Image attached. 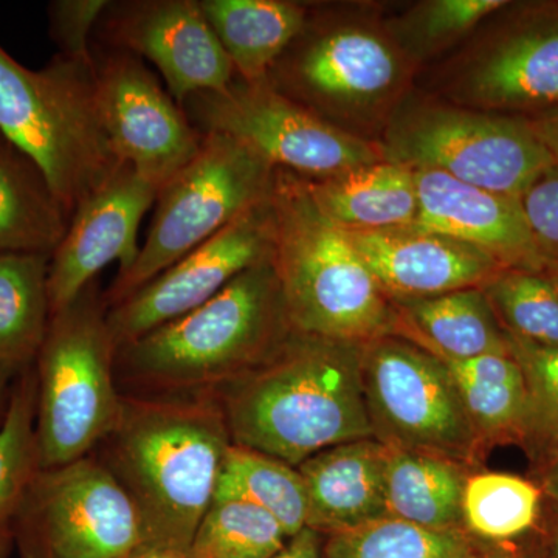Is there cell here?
<instances>
[{"mask_svg":"<svg viewBox=\"0 0 558 558\" xmlns=\"http://www.w3.org/2000/svg\"><path fill=\"white\" fill-rule=\"evenodd\" d=\"M98 25L102 47L153 62L180 106L193 95L226 90L236 78L201 0L112 2Z\"/></svg>","mask_w":558,"mask_h":558,"instance_id":"cell-14","label":"cell"},{"mask_svg":"<svg viewBox=\"0 0 558 558\" xmlns=\"http://www.w3.org/2000/svg\"><path fill=\"white\" fill-rule=\"evenodd\" d=\"M289 78L310 97L368 101L398 78L395 51L380 36L362 28H339L310 40L292 58Z\"/></svg>","mask_w":558,"mask_h":558,"instance_id":"cell-20","label":"cell"},{"mask_svg":"<svg viewBox=\"0 0 558 558\" xmlns=\"http://www.w3.org/2000/svg\"><path fill=\"white\" fill-rule=\"evenodd\" d=\"M270 196L242 213L226 229L126 300L109 307L108 326L116 348L197 310L250 267L270 259L274 247Z\"/></svg>","mask_w":558,"mask_h":558,"instance_id":"cell-13","label":"cell"},{"mask_svg":"<svg viewBox=\"0 0 558 558\" xmlns=\"http://www.w3.org/2000/svg\"><path fill=\"white\" fill-rule=\"evenodd\" d=\"M521 205L546 266L558 264V167L550 168L529 189Z\"/></svg>","mask_w":558,"mask_h":558,"instance_id":"cell-37","label":"cell"},{"mask_svg":"<svg viewBox=\"0 0 558 558\" xmlns=\"http://www.w3.org/2000/svg\"><path fill=\"white\" fill-rule=\"evenodd\" d=\"M275 168L236 140L207 132L199 153L159 191L153 222L134 266L105 292L109 307L189 255L267 199Z\"/></svg>","mask_w":558,"mask_h":558,"instance_id":"cell-7","label":"cell"},{"mask_svg":"<svg viewBox=\"0 0 558 558\" xmlns=\"http://www.w3.org/2000/svg\"><path fill=\"white\" fill-rule=\"evenodd\" d=\"M546 557L558 558V519L549 529L548 539H546Z\"/></svg>","mask_w":558,"mask_h":558,"instance_id":"cell-42","label":"cell"},{"mask_svg":"<svg viewBox=\"0 0 558 558\" xmlns=\"http://www.w3.org/2000/svg\"><path fill=\"white\" fill-rule=\"evenodd\" d=\"M236 78L259 83L306 31L304 7L286 0H201Z\"/></svg>","mask_w":558,"mask_h":558,"instance_id":"cell-22","label":"cell"},{"mask_svg":"<svg viewBox=\"0 0 558 558\" xmlns=\"http://www.w3.org/2000/svg\"><path fill=\"white\" fill-rule=\"evenodd\" d=\"M159 186L120 161L109 178L73 211L64 238L50 256L51 315L78 299L109 264L119 263V275L134 266L143 216L159 196Z\"/></svg>","mask_w":558,"mask_h":558,"instance_id":"cell-16","label":"cell"},{"mask_svg":"<svg viewBox=\"0 0 558 558\" xmlns=\"http://www.w3.org/2000/svg\"><path fill=\"white\" fill-rule=\"evenodd\" d=\"M542 488L510 473L469 476L462 497L464 531L490 542H512L535 527Z\"/></svg>","mask_w":558,"mask_h":558,"instance_id":"cell-31","label":"cell"},{"mask_svg":"<svg viewBox=\"0 0 558 558\" xmlns=\"http://www.w3.org/2000/svg\"><path fill=\"white\" fill-rule=\"evenodd\" d=\"M182 108L202 134L219 132L270 167L311 178H332L384 160L368 143L319 119L269 78H234L226 90L193 95Z\"/></svg>","mask_w":558,"mask_h":558,"instance_id":"cell-10","label":"cell"},{"mask_svg":"<svg viewBox=\"0 0 558 558\" xmlns=\"http://www.w3.org/2000/svg\"><path fill=\"white\" fill-rule=\"evenodd\" d=\"M130 495L95 454L39 470L22 506V558H128L142 546Z\"/></svg>","mask_w":558,"mask_h":558,"instance_id":"cell-11","label":"cell"},{"mask_svg":"<svg viewBox=\"0 0 558 558\" xmlns=\"http://www.w3.org/2000/svg\"><path fill=\"white\" fill-rule=\"evenodd\" d=\"M16 371L7 368V366H0V409L7 400V391H9L10 380L13 379Z\"/></svg>","mask_w":558,"mask_h":558,"instance_id":"cell-43","label":"cell"},{"mask_svg":"<svg viewBox=\"0 0 558 558\" xmlns=\"http://www.w3.org/2000/svg\"><path fill=\"white\" fill-rule=\"evenodd\" d=\"M543 271L548 275V278L554 282V286H556L558 290V264H548Z\"/></svg>","mask_w":558,"mask_h":558,"instance_id":"cell-44","label":"cell"},{"mask_svg":"<svg viewBox=\"0 0 558 558\" xmlns=\"http://www.w3.org/2000/svg\"><path fill=\"white\" fill-rule=\"evenodd\" d=\"M476 110L529 121L558 112V3L510 11L462 76Z\"/></svg>","mask_w":558,"mask_h":558,"instance_id":"cell-15","label":"cell"},{"mask_svg":"<svg viewBox=\"0 0 558 558\" xmlns=\"http://www.w3.org/2000/svg\"><path fill=\"white\" fill-rule=\"evenodd\" d=\"M323 558H475L465 531H433L395 517L328 535Z\"/></svg>","mask_w":558,"mask_h":558,"instance_id":"cell-30","label":"cell"},{"mask_svg":"<svg viewBox=\"0 0 558 558\" xmlns=\"http://www.w3.org/2000/svg\"><path fill=\"white\" fill-rule=\"evenodd\" d=\"M385 447L388 515L433 531H464V464L427 451Z\"/></svg>","mask_w":558,"mask_h":558,"instance_id":"cell-25","label":"cell"},{"mask_svg":"<svg viewBox=\"0 0 558 558\" xmlns=\"http://www.w3.org/2000/svg\"><path fill=\"white\" fill-rule=\"evenodd\" d=\"M215 499H242L269 512L295 537L307 524V495L299 468L248 447L231 444Z\"/></svg>","mask_w":558,"mask_h":558,"instance_id":"cell-29","label":"cell"},{"mask_svg":"<svg viewBox=\"0 0 558 558\" xmlns=\"http://www.w3.org/2000/svg\"><path fill=\"white\" fill-rule=\"evenodd\" d=\"M299 472L306 486V527L318 534H337L388 515L387 447L377 439L319 451Z\"/></svg>","mask_w":558,"mask_h":558,"instance_id":"cell-19","label":"cell"},{"mask_svg":"<svg viewBox=\"0 0 558 558\" xmlns=\"http://www.w3.org/2000/svg\"><path fill=\"white\" fill-rule=\"evenodd\" d=\"M270 199L271 264L293 332L351 344L392 336L398 314L387 293L304 180L278 172Z\"/></svg>","mask_w":558,"mask_h":558,"instance_id":"cell-4","label":"cell"},{"mask_svg":"<svg viewBox=\"0 0 558 558\" xmlns=\"http://www.w3.org/2000/svg\"><path fill=\"white\" fill-rule=\"evenodd\" d=\"M475 558H526L523 556H519V554L513 553H492V554H478Z\"/></svg>","mask_w":558,"mask_h":558,"instance_id":"cell-45","label":"cell"},{"mask_svg":"<svg viewBox=\"0 0 558 558\" xmlns=\"http://www.w3.org/2000/svg\"><path fill=\"white\" fill-rule=\"evenodd\" d=\"M319 211L340 229L381 231L416 222L418 201L413 170L380 160L318 180H304Z\"/></svg>","mask_w":558,"mask_h":558,"instance_id":"cell-21","label":"cell"},{"mask_svg":"<svg viewBox=\"0 0 558 558\" xmlns=\"http://www.w3.org/2000/svg\"><path fill=\"white\" fill-rule=\"evenodd\" d=\"M532 130L543 143L554 163L558 167V112L531 121Z\"/></svg>","mask_w":558,"mask_h":558,"instance_id":"cell-39","label":"cell"},{"mask_svg":"<svg viewBox=\"0 0 558 558\" xmlns=\"http://www.w3.org/2000/svg\"><path fill=\"white\" fill-rule=\"evenodd\" d=\"M344 231L384 292L398 301L484 288L502 270L478 248L413 227Z\"/></svg>","mask_w":558,"mask_h":558,"instance_id":"cell-18","label":"cell"},{"mask_svg":"<svg viewBox=\"0 0 558 558\" xmlns=\"http://www.w3.org/2000/svg\"><path fill=\"white\" fill-rule=\"evenodd\" d=\"M72 215L38 165L0 142V255L51 256Z\"/></svg>","mask_w":558,"mask_h":558,"instance_id":"cell-24","label":"cell"},{"mask_svg":"<svg viewBox=\"0 0 558 558\" xmlns=\"http://www.w3.org/2000/svg\"><path fill=\"white\" fill-rule=\"evenodd\" d=\"M0 135L38 165L70 215L120 163L98 117L94 62L58 54L32 70L0 47Z\"/></svg>","mask_w":558,"mask_h":558,"instance_id":"cell-5","label":"cell"},{"mask_svg":"<svg viewBox=\"0 0 558 558\" xmlns=\"http://www.w3.org/2000/svg\"><path fill=\"white\" fill-rule=\"evenodd\" d=\"M399 303L402 310L396 332L403 333V339L413 341L444 362L508 352L505 329L483 288Z\"/></svg>","mask_w":558,"mask_h":558,"instance_id":"cell-23","label":"cell"},{"mask_svg":"<svg viewBox=\"0 0 558 558\" xmlns=\"http://www.w3.org/2000/svg\"><path fill=\"white\" fill-rule=\"evenodd\" d=\"M539 488L558 505V446L545 454V468H543Z\"/></svg>","mask_w":558,"mask_h":558,"instance_id":"cell-40","label":"cell"},{"mask_svg":"<svg viewBox=\"0 0 558 558\" xmlns=\"http://www.w3.org/2000/svg\"><path fill=\"white\" fill-rule=\"evenodd\" d=\"M94 64L98 117L113 156L161 189L199 153L204 134L142 58L102 47Z\"/></svg>","mask_w":558,"mask_h":558,"instance_id":"cell-12","label":"cell"},{"mask_svg":"<svg viewBox=\"0 0 558 558\" xmlns=\"http://www.w3.org/2000/svg\"><path fill=\"white\" fill-rule=\"evenodd\" d=\"M35 366L21 371L0 422V558H10L16 545L22 506L39 472L36 440Z\"/></svg>","mask_w":558,"mask_h":558,"instance_id":"cell-28","label":"cell"},{"mask_svg":"<svg viewBox=\"0 0 558 558\" xmlns=\"http://www.w3.org/2000/svg\"><path fill=\"white\" fill-rule=\"evenodd\" d=\"M128 558H189V556L174 553V550L143 548V546H140V548L135 549Z\"/></svg>","mask_w":558,"mask_h":558,"instance_id":"cell-41","label":"cell"},{"mask_svg":"<svg viewBox=\"0 0 558 558\" xmlns=\"http://www.w3.org/2000/svg\"><path fill=\"white\" fill-rule=\"evenodd\" d=\"M231 444L218 396L123 395L116 428L92 454L134 502L143 548L189 556Z\"/></svg>","mask_w":558,"mask_h":558,"instance_id":"cell-1","label":"cell"},{"mask_svg":"<svg viewBox=\"0 0 558 558\" xmlns=\"http://www.w3.org/2000/svg\"><path fill=\"white\" fill-rule=\"evenodd\" d=\"M109 0H54L49 5L50 36L69 60L94 62L90 36L110 7Z\"/></svg>","mask_w":558,"mask_h":558,"instance_id":"cell-36","label":"cell"},{"mask_svg":"<svg viewBox=\"0 0 558 558\" xmlns=\"http://www.w3.org/2000/svg\"><path fill=\"white\" fill-rule=\"evenodd\" d=\"M271 258L197 310L117 349L121 395L218 396L274 357L292 336Z\"/></svg>","mask_w":558,"mask_h":558,"instance_id":"cell-2","label":"cell"},{"mask_svg":"<svg viewBox=\"0 0 558 558\" xmlns=\"http://www.w3.org/2000/svg\"><path fill=\"white\" fill-rule=\"evenodd\" d=\"M322 548L318 532L304 527L295 537L289 538L284 549L271 558H323Z\"/></svg>","mask_w":558,"mask_h":558,"instance_id":"cell-38","label":"cell"},{"mask_svg":"<svg viewBox=\"0 0 558 558\" xmlns=\"http://www.w3.org/2000/svg\"><path fill=\"white\" fill-rule=\"evenodd\" d=\"M446 365L481 444L526 440V380L509 352L446 362Z\"/></svg>","mask_w":558,"mask_h":558,"instance_id":"cell-26","label":"cell"},{"mask_svg":"<svg viewBox=\"0 0 558 558\" xmlns=\"http://www.w3.org/2000/svg\"><path fill=\"white\" fill-rule=\"evenodd\" d=\"M218 398L233 444L293 468L330 447L374 438L362 344L293 332L274 357Z\"/></svg>","mask_w":558,"mask_h":558,"instance_id":"cell-3","label":"cell"},{"mask_svg":"<svg viewBox=\"0 0 558 558\" xmlns=\"http://www.w3.org/2000/svg\"><path fill=\"white\" fill-rule=\"evenodd\" d=\"M362 381L374 439L472 461L481 440L446 362L395 336L362 344Z\"/></svg>","mask_w":558,"mask_h":558,"instance_id":"cell-9","label":"cell"},{"mask_svg":"<svg viewBox=\"0 0 558 558\" xmlns=\"http://www.w3.org/2000/svg\"><path fill=\"white\" fill-rule=\"evenodd\" d=\"M385 160L517 199L556 167L531 121L476 109L411 113L389 132Z\"/></svg>","mask_w":558,"mask_h":558,"instance_id":"cell-8","label":"cell"},{"mask_svg":"<svg viewBox=\"0 0 558 558\" xmlns=\"http://www.w3.org/2000/svg\"><path fill=\"white\" fill-rule=\"evenodd\" d=\"M2 140H3V137H2V135H0V142H2Z\"/></svg>","mask_w":558,"mask_h":558,"instance_id":"cell-46","label":"cell"},{"mask_svg":"<svg viewBox=\"0 0 558 558\" xmlns=\"http://www.w3.org/2000/svg\"><path fill=\"white\" fill-rule=\"evenodd\" d=\"M508 5L505 0H435L414 11L402 33L414 49L433 50L461 38L484 17Z\"/></svg>","mask_w":558,"mask_h":558,"instance_id":"cell-35","label":"cell"},{"mask_svg":"<svg viewBox=\"0 0 558 558\" xmlns=\"http://www.w3.org/2000/svg\"><path fill=\"white\" fill-rule=\"evenodd\" d=\"M483 290L505 332L558 348V290L545 271L502 269Z\"/></svg>","mask_w":558,"mask_h":558,"instance_id":"cell-33","label":"cell"},{"mask_svg":"<svg viewBox=\"0 0 558 558\" xmlns=\"http://www.w3.org/2000/svg\"><path fill=\"white\" fill-rule=\"evenodd\" d=\"M109 306L94 281L51 315L36 357V440L39 469L62 468L89 457L116 428L121 395Z\"/></svg>","mask_w":558,"mask_h":558,"instance_id":"cell-6","label":"cell"},{"mask_svg":"<svg viewBox=\"0 0 558 558\" xmlns=\"http://www.w3.org/2000/svg\"><path fill=\"white\" fill-rule=\"evenodd\" d=\"M418 209L413 229L486 253L501 269L543 271L546 260L521 199L469 185L435 170H413Z\"/></svg>","mask_w":558,"mask_h":558,"instance_id":"cell-17","label":"cell"},{"mask_svg":"<svg viewBox=\"0 0 558 558\" xmlns=\"http://www.w3.org/2000/svg\"><path fill=\"white\" fill-rule=\"evenodd\" d=\"M288 542L284 529L266 510L242 499H215L189 558H271Z\"/></svg>","mask_w":558,"mask_h":558,"instance_id":"cell-32","label":"cell"},{"mask_svg":"<svg viewBox=\"0 0 558 558\" xmlns=\"http://www.w3.org/2000/svg\"><path fill=\"white\" fill-rule=\"evenodd\" d=\"M50 256L0 255V366H32L49 330Z\"/></svg>","mask_w":558,"mask_h":558,"instance_id":"cell-27","label":"cell"},{"mask_svg":"<svg viewBox=\"0 0 558 558\" xmlns=\"http://www.w3.org/2000/svg\"><path fill=\"white\" fill-rule=\"evenodd\" d=\"M506 343L526 380L529 421L524 442L546 454L558 446V348L538 347L508 332Z\"/></svg>","mask_w":558,"mask_h":558,"instance_id":"cell-34","label":"cell"}]
</instances>
